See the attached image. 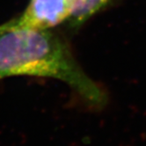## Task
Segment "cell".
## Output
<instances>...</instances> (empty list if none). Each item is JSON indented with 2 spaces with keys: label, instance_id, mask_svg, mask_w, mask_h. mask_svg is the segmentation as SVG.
<instances>
[{
  "label": "cell",
  "instance_id": "cell-1",
  "mask_svg": "<svg viewBox=\"0 0 146 146\" xmlns=\"http://www.w3.org/2000/svg\"><path fill=\"white\" fill-rule=\"evenodd\" d=\"M13 76L51 78L66 83L93 105L105 101V94L72 54L67 41L52 29L12 26L0 32V79Z\"/></svg>",
  "mask_w": 146,
  "mask_h": 146
},
{
  "label": "cell",
  "instance_id": "cell-2",
  "mask_svg": "<svg viewBox=\"0 0 146 146\" xmlns=\"http://www.w3.org/2000/svg\"><path fill=\"white\" fill-rule=\"evenodd\" d=\"M70 13V0H29L24 12L12 19V26L29 29H52L65 23Z\"/></svg>",
  "mask_w": 146,
  "mask_h": 146
},
{
  "label": "cell",
  "instance_id": "cell-3",
  "mask_svg": "<svg viewBox=\"0 0 146 146\" xmlns=\"http://www.w3.org/2000/svg\"><path fill=\"white\" fill-rule=\"evenodd\" d=\"M71 13L65 22L71 29H78L85 22L111 5L113 0H70Z\"/></svg>",
  "mask_w": 146,
  "mask_h": 146
},
{
  "label": "cell",
  "instance_id": "cell-4",
  "mask_svg": "<svg viewBox=\"0 0 146 146\" xmlns=\"http://www.w3.org/2000/svg\"><path fill=\"white\" fill-rule=\"evenodd\" d=\"M5 24H2V25H0V32L5 28Z\"/></svg>",
  "mask_w": 146,
  "mask_h": 146
}]
</instances>
